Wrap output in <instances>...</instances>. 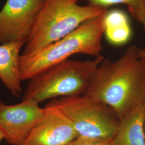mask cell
<instances>
[{
  "mask_svg": "<svg viewBox=\"0 0 145 145\" xmlns=\"http://www.w3.org/2000/svg\"><path fill=\"white\" fill-rule=\"evenodd\" d=\"M84 94L108 105L119 119L145 104V60L141 48L132 45L116 60L104 59Z\"/></svg>",
  "mask_w": 145,
  "mask_h": 145,
  "instance_id": "6da1fadb",
  "label": "cell"
},
{
  "mask_svg": "<svg viewBox=\"0 0 145 145\" xmlns=\"http://www.w3.org/2000/svg\"><path fill=\"white\" fill-rule=\"evenodd\" d=\"M106 13L86 22L57 42L35 52L22 54L19 61L22 81L30 80L76 54L93 57L101 56Z\"/></svg>",
  "mask_w": 145,
  "mask_h": 145,
  "instance_id": "7a4b0ae2",
  "label": "cell"
},
{
  "mask_svg": "<svg viewBox=\"0 0 145 145\" xmlns=\"http://www.w3.org/2000/svg\"><path fill=\"white\" fill-rule=\"evenodd\" d=\"M108 11L89 5H79L72 0H45L22 54L35 52L57 42L83 23Z\"/></svg>",
  "mask_w": 145,
  "mask_h": 145,
  "instance_id": "3957f363",
  "label": "cell"
},
{
  "mask_svg": "<svg viewBox=\"0 0 145 145\" xmlns=\"http://www.w3.org/2000/svg\"><path fill=\"white\" fill-rule=\"evenodd\" d=\"M104 59L101 56L87 60L68 59L47 68L29 80L22 99H30L39 103L50 99L84 94Z\"/></svg>",
  "mask_w": 145,
  "mask_h": 145,
  "instance_id": "277c9868",
  "label": "cell"
},
{
  "mask_svg": "<svg viewBox=\"0 0 145 145\" xmlns=\"http://www.w3.org/2000/svg\"><path fill=\"white\" fill-rule=\"evenodd\" d=\"M46 106L57 108L65 114L79 137L113 139L118 127L119 118L113 109L85 94L53 99Z\"/></svg>",
  "mask_w": 145,
  "mask_h": 145,
  "instance_id": "5b68a950",
  "label": "cell"
},
{
  "mask_svg": "<svg viewBox=\"0 0 145 145\" xmlns=\"http://www.w3.org/2000/svg\"><path fill=\"white\" fill-rule=\"evenodd\" d=\"M45 0H7L0 11V45L26 43Z\"/></svg>",
  "mask_w": 145,
  "mask_h": 145,
  "instance_id": "8992f818",
  "label": "cell"
},
{
  "mask_svg": "<svg viewBox=\"0 0 145 145\" xmlns=\"http://www.w3.org/2000/svg\"><path fill=\"white\" fill-rule=\"evenodd\" d=\"M39 104L25 99L20 103L7 105L0 100V127L8 144L21 145L25 139L44 111Z\"/></svg>",
  "mask_w": 145,
  "mask_h": 145,
  "instance_id": "52a82bcc",
  "label": "cell"
},
{
  "mask_svg": "<svg viewBox=\"0 0 145 145\" xmlns=\"http://www.w3.org/2000/svg\"><path fill=\"white\" fill-rule=\"evenodd\" d=\"M78 137L72 123L58 109L46 106L21 145H68Z\"/></svg>",
  "mask_w": 145,
  "mask_h": 145,
  "instance_id": "ba28073f",
  "label": "cell"
},
{
  "mask_svg": "<svg viewBox=\"0 0 145 145\" xmlns=\"http://www.w3.org/2000/svg\"><path fill=\"white\" fill-rule=\"evenodd\" d=\"M25 44L18 41L0 45V80L16 97L22 94L19 61L20 51Z\"/></svg>",
  "mask_w": 145,
  "mask_h": 145,
  "instance_id": "9c48e42d",
  "label": "cell"
},
{
  "mask_svg": "<svg viewBox=\"0 0 145 145\" xmlns=\"http://www.w3.org/2000/svg\"><path fill=\"white\" fill-rule=\"evenodd\" d=\"M145 104L130 110L119 119L114 145H145Z\"/></svg>",
  "mask_w": 145,
  "mask_h": 145,
  "instance_id": "30bf717a",
  "label": "cell"
},
{
  "mask_svg": "<svg viewBox=\"0 0 145 145\" xmlns=\"http://www.w3.org/2000/svg\"><path fill=\"white\" fill-rule=\"evenodd\" d=\"M104 35L114 46H119L130 41L132 31L128 16L121 10L108 11L104 17Z\"/></svg>",
  "mask_w": 145,
  "mask_h": 145,
  "instance_id": "8fae6325",
  "label": "cell"
},
{
  "mask_svg": "<svg viewBox=\"0 0 145 145\" xmlns=\"http://www.w3.org/2000/svg\"><path fill=\"white\" fill-rule=\"evenodd\" d=\"M84 1V0H83ZM88 5L108 9L111 6L118 5H127L130 13L137 20L145 13V0H86Z\"/></svg>",
  "mask_w": 145,
  "mask_h": 145,
  "instance_id": "7c38bea8",
  "label": "cell"
},
{
  "mask_svg": "<svg viewBox=\"0 0 145 145\" xmlns=\"http://www.w3.org/2000/svg\"><path fill=\"white\" fill-rule=\"evenodd\" d=\"M68 145H114L113 139L100 140L78 137Z\"/></svg>",
  "mask_w": 145,
  "mask_h": 145,
  "instance_id": "4fadbf2b",
  "label": "cell"
},
{
  "mask_svg": "<svg viewBox=\"0 0 145 145\" xmlns=\"http://www.w3.org/2000/svg\"><path fill=\"white\" fill-rule=\"evenodd\" d=\"M137 20L142 25L143 27H144V29L145 30V13L141 15H140L137 19ZM141 53L142 54V56L143 57L145 60V48H144V49L141 48Z\"/></svg>",
  "mask_w": 145,
  "mask_h": 145,
  "instance_id": "5bb4252c",
  "label": "cell"
},
{
  "mask_svg": "<svg viewBox=\"0 0 145 145\" xmlns=\"http://www.w3.org/2000/svg\"><path fill=\"white\" fill-rule=\"evenodd\" d=\"M5 139V133L3 132V131L2 130V129L0 127V143H1L2 140H3V139Z\"/></svg>",
  "mask_w": 145,
  "mask_h": 145,
  "instance_id": "9a60e30c",
  "label": "cell"
},
{
  "mask_svg": "<svg viewBox=\"0 0 145 145\" xmlns=\"http://www.w3.org/2000/svg\"><path fill=\"white\" fill-rule=\"evenodd\" d=\"M72 1H75V2H78L79 1H83V0H72Z\"/></svg>",
  "mask_w": 145,
  "mask_h": 145,
  "instance_id": "2e32d148",
  "label": "cell"
},
{
  "mask_svg": "<svg viewBox=\"0 0 145 145\" xmlns=\"http://www.w3.org/2000/svg\"></svg>",
  "mask_w": 145,
  "mask_h": 145,
  "instance_id": "e0dca14e",
  "label": "cell"
}]
</instances>
